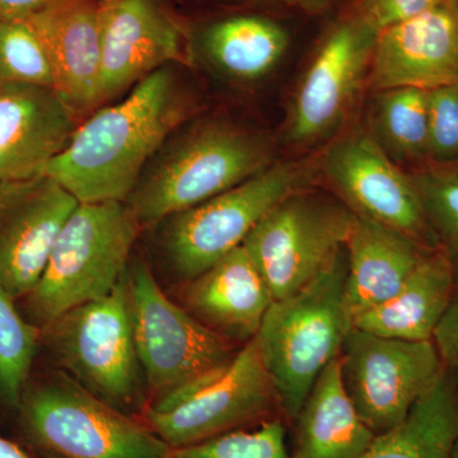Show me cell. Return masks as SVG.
<instances>
[{"label": "cell", "instance_id": "cell-1", "mask_svg": "<svg viewBox=\"0 0 458 458\" xmlns=\"http://www.w3.org/2000/svg\"><path fill=\"white\" fill-rule=\"evenodd\" d=\"M188 111L174 73L158 69L78 126L47 176L78 203L128 201L144 165Z\"/></svg>", "mask_w": 458, "mask_h": 458}, {"label": "cell", "instance_id": "cell-2", "mask_svg": "<svg viewBox=\"0 0 458 458\" xmlns=\"http://www.w3.org/2000/svg\"><path fill=\"white\" fill-rule=\"evenodd\" d=\"M345 247L297 293L274 301L255 336L279 409L294 423L352 327L345 306Z\"/></svg>", "mask_w": 458, "mask_h": 458}, {"label": "cell", "instance_id": "cell-3", "mask_svg": "<svg viewBox=\"0 0 458 458\" xmlns=\"http://www.w3.org/2000/svg\"><path fill=\"white\" fill-rule=\"evenodd\" d=\"M140 227L126 201L78 204L38 284L17 302L20 311L42 331L75 307L106 297L128 271Z\"/></svg>", "mask_w": 458, "mask_h": 458}, {"label": "cell", "instance_id": "cell-4", "mask_svg": "<svg viewBox=\"0 0 458 458\" xmlns=\"http://www.w3.org/2000/svg\"><path fill=\"white\" fill-rule=\"evenodd\" d=\"M273 146L254 131L205 123L177 141L126 203L141 225L170 218L251 179L273 165Z\"/></svg>", "mask_w": 458, "mask_h": 458}, {"label": "cell", "instance_id": "cell-5", "mask_svg": "<svg viewBox=\"0 0 458 458\" xmlns=\"http://www.w3.org/2000/svg\"><path fill=\"white\" fill-rule=\"evenodd\" d=\"M27 438L60 458H170L144 421L93 396L62 370L31 376L17 411Z\"/></svg>", "mask_w": 458, "mask_h": 458}, {"label": "cell", "instance_id": "cell-6", "mask_svg": "<svg viewBox=\"0 0 458 458\" xmlns=\"http://www.w3.org/2000/svg\"><path fill=\"white\" fill-rule=\"evenodd\" d=\"M41 346L84 390L131 415L140 405L141 367L132 333L128 271L101 300L84 303L41 331Z\"/></svg>", "mask_w": 458, "mask_h": 458}, {"label": "cell", "instance_id": "cell-7", "mask_svg": "<svg viewBox=\"0 0 458 458\" xmlns=\"http://www.w3.org/2000/svg\"><path fill=\"white\" fill-rule=\"evenodd\" d=\"M318 161L274 162L260 174L197 207L167 218L164 246L179 278L190 282L242 246L280 201L311 188Z\"/></svg>", "mask_w": 458, "mask_h": 458}, {"label": "cell", "instance_id": "cell-8", "mask_svg": "<svg viewBox=\"0 0 458 458\" xmlns=\"http://www.w3.org/2000/svg\"><path fill=\"white\" fill-rule=\"evenodd\" d=\"M128 282L135 348L153 401L212 375L236 357L233 343L172 302L143 261L129 265Z\"/></svg>", "mask_w": 458, "mask_h": 458}, {"label": "cell", "instance_id": "cell-9", "mask_svg": "<svg viewBox=\"0 0 458 458\" xmlns=\"http://www.w3.org/2000/svg\"><path fill=\"white\" fill-rule=\"evenodd\" d=\"M357 216L336 197L311 188L289 195L247 236L243 247L274 301L318 278L345 247Z\"/></svg>", "mask_w": 458, "mask_h": 458}, {"label": "cell", "instance_id": "cell-10", "mask_svg": "<svg viewBox=\"0 0 458 458\" xmlns=\"http://www.w3.org/2000/svg\"><path fill=\"white\" fill-rule=\"evenodd\" d=\"M279 408L254 339L212 375L144 406L143 421L172 450L241 429Z\"/></svg>", "mask_w": 458, "mask_h": 458}, {"label": "cell", "instance_id": "cell-11", "mask_svg": "<svg viewBox=\"0 0 458 458\" xmlns=\"http://www.w3.org/2000/svg\"><path fill=\"white\" fill-rule=\"evenodd\" d=\"M339 357L344 390L375 436L399 426L445 369L433 340L391 339L357 327Z\"/></svg>", "mask_w": 458, "mask_h": 458}, {"label": "cell", "instance_id": "cell-12", "mask_svg": "<svg viewBox=\"0 0 458 458\" xmlns=\"http://www.w3.org/2000/svg\"><path fill=\"white\" fill-rule=\"evenodd\" d=\"M378 30L354 12L331 27L295 87L286 117V140L313 146L345 123L364 87Z\"/></svg>", "mask_w": 458, "mask_h": 458}, {"label": "cell", "instance_id": "cell-13", "mask_svg": "<svg viewBox=\"0 0 458 458\" xmlns=\"http://www.w3.org/2000/svg\"><path fill=\"white\" fill-rule=\"evenodd\" d=\"M318 165L336 198L355 216L400 232L428 250L438 249L411 177L386 155L369 129L344 132L328 144Z\"/></svg>", "mask_w": 458, "mask_h": 458}, {"label": "cell", "instance_id": "cell-14", "mask_svg": "<svg viewBox=\"0 0 458 458\" xmlns=\"http://www.w3.org/2000/svg\"><path fill=\"white\" fill-rule=\"evenodd\" d=\"M49 176L0 183V285L14 301L31 293L77 205Z\"/></svg>", "mask_w": 458, "mask_h": 458}, {"label": "cell", "instance_id": "cell-15", "mask_svg": "<svg viewBox=\"0 0 458 458\" xmlns=\"http://www.w3.org/2000/svg\"><path fill=\"white\" fill-rule=\"evenodd\" d=\"M174 62H188L185 40L156 0H101L98 105Z\"/></svg>", "mask_w": 458, "mask_h": 458}, {"label": "cell", "instance_id": "cell-16", "mask_svg": "<svg viewBox=\"0 0 458 458\" xmlns=\"http://www.w3.org/2000/svg\"><path fill=\"white\" fill-rule=\"evenodd\" d=\"M458 83V0L382 30L367 87L432 90Z\"/></svg>", "mask_w": 458, "mask_h": 458}, {"label": "cell", "instance_id": "cell-17", "mask_svg": "<svg viewBox=\"0 0 458 458\" xmlns=\"http://www.w3.org/2000/svg\"><path fill=\"white\" fill-rule=\"evenodd\" d=\"M77 114L50 87L0 84V183L47 174L68 146Z\"/></svg>", "mask_w": 458, "mask_h": 458}, {"label": "cell", "instance_id": "cell-18", "mask_svg": "<svg viewBox=\"0 0 458 458\" xmlns=\"http://www.w3.org/2000/svg\"><path fill=\"white\" fill-rule=\"evenodd\" d=\"M40 40L54 89L75 114L98 106L101 0H57L25 20Z\"/></svg>", "mask_w": 458, "mask_h": 458}, {"label": "cell", "instance_id": "cell-19", "mask_svg": "<svg viewBox=\"0 0 458 458\" xmlns=\"http://www.w3.org/2000/svg\"><path fill=\"white\" fill-rule=\"evenodd\" d=\"M274 302L254 261L240 246L188 282L185 310L233 344L251 342Z\"/></svg>", "mask_w": 458, "mask_h": 458}, {"label": "cell", "instance_id": "cell-20", "mask_svg": "<svg viewBox=\"0 0 458 458\" xmlns=\"http://www.w3.org/2000/svg\"><path fill=\"white\" fill-rule=\"evenodd\" d=\"M433 250L369 219L357 216L345 243V306L352 321L396 294Z\"/></svg>", "mask_w": 458, "mask_h": 458}, {"label": "cell", "instance_id": "cell-21", "mask_svg": "<svg viewBox=\"0 0 458 458\" xmlns=\"http://www.w3.org/2000/svg\"><path fill=\"white\" fill-rule=\"evenodd\" d=\"M456 286L457 274L450 259L441 250H433L396 294L355 318L352 327L408 342L433 340Z\"/></svg>", "mask_w": 458, "mask_h": 458}, {"label": "cell", "instance_id": "cell-22", "mask_svg": "<svg viewBox=\"0 0 458 458\" xmlns=\"http://www.w3.org/2000/svg\"><path fill=\"white\" fill-rule=\"evenodd\" d=\"M294 424L289 458H361L376 437L344 390L340 357L318 377Z\"/></svg>", "mask_w": 458, "mask_h": 458}, {"label": "cell", "instance_id": "cell-23", "mask_svg": "<svg viewBox=\"0 0 458 458\" xmlns=\"http://www.w3.org/2000/svg\"><path fill=\"white\" fill-rule=\"evenodd\" d=\"M458 438V390L443 369L408 417L373 439L361 458H452Z\"/></svg>", "mask_w": 458, "mask_h": 458}, {"label": "cell", "instance_id": "cell-24", "mask_svg": "<svg viewBox=\"0 0 458 458\" xmlns=\"http://www.w3.org/2000/svg\"><path fill=\"white\" fill-rule=\"evenodd\" d=\"M204 45L223 73L240 81H256L279 64L288 50L289 35L269 18L237 16L214 23L205 33Z\"/></svg>", "mask_w": 458, "mask_h": 458}, {"label": "cell", "instance_id": "cell-25", "mask_svg": "<svg viewBox=\"0 0 458 458\" xmlns=\"http://www.w3.org/2000/svg\"><path fill=\"white\" fill-rule=\"evenodd\" d=\"M369 131L396 164L428 161V90L409 87L376 90Z\"/></svg>", "mask_w": 458, "mask_h": 458}, {"label": "cell", "instance_id": "cell-26", "mask_svg": "<svg viewBox=\"0 0 458 458\" xmlns=\"http://www.w3.org/2000/svg\"><path fill=\"white\" fill-rule=\"evenodd\" d=\"M41 346V330L0 285V403L18 411Z\"/></svg>", "mask_w": 458, "mask_h": 458}, {"label": "cell", "instance_id": "cell-27", "mask_svg": "<svg viewBox=\"0 0 458 458\" xmlns=\"http://www.w3.org/2000/svg\"><path fill=\"white\" fill-rule=\"evenodd\" d=\"M437 245L458 274V162L410 174Z\"/></svg>", "mask_w": 458, "mask_h": 458}, {"label": "cell", "instance_id": "cell-28", "mask_svg": "<svg viewBox=\"0 0 458 458\" xmlns=\"http://www.w3.org/2000/svg\"><path fill=\"white\" fill-rule=\"evenodd\" d=\"M0 84L54 89L49 59L26 21L0 20Z\"/></svg>", "mask_w": 458, "mask_h": 458}, {"label": "cell", "instance_id": "cell-29", "mask_svg": "<svg viewBox=\"0 0 458 458\" xmlns=\"http://www.w3.org/2000/svg\"><path fill=\"white\" fill-rule=\"evenodd\" d=\"M170 458H289L285 428L279 419L255 429H236L207 441L172 450Z\"/></svg>", "mask_w": 458, "mask_h": 458}, {"label": "cell", "instance_id": "cell-30", "mask_svg": "<svg viewBox=\"0 0 458 458\" xmlns=\"http://www.w3.org/2000/svg\"><path fill=\"white\" fill-rule=\"evenodd\" d=\"M429 149L433 165L458 162V83L428 90Z\"/></svg>", "mask_w": 458, "mask_h": 458}, {"label": "cell", "instance_id": "cell-31", "mask_svg": "<svg viewBox=\"0 0 458 458\" xmlns=\"http://www.w3.org/2000/svg\"><path fill=\"white\" fill-rule=\"evenodd\" d=\"M442 0H360L357 13L378 30L396 25L436 7Z\"/></svg>", "mask_w": 458, "mask_h": 458}, {"label": "cell", "instance_id": "cell-32", "mask_svg": "<svg viewBox=\"0 0 458 458\" xmlns=\"http://www.w3.org/2000/svg\"><path fill=\"white\" fill-rule=\"evenodd\" d=\"M433 343L443 367L456 382L458 390V279L450 306L434 331Z\"/></svg>", "mask_w": 458, "mask_h": 458}, {"label": "cell", "instance_id": "cell-33", "mask_svg": "<svg viewBox=\"0 0 458 458\" xmlns=\"http://www.w3.org/2000/svg\"><path fill=\"white\" fill-rule=\"evenodd\" d=\"M57 0H0V20L25 21Z\"/></svg>", "mask_w": 458, "mask_h": 458}, {"label": "cell", "instance_id": "cell-34", "mask_svg": "<svg viewBox=\"0 0 458 458\" xmlns=\"http://www.w3.org/2000/svg\"><path fill=\"white\" fill-rule=\"evenodd\" d=\"M0 458H31L17 443L0 436Z\"/></svg>", "mask_w": 458, "mask_h": 458}, {"label": "cell", "instance_id": "cell-35", "mask_svg": "<svg viewBox=\"0 0 458 458\" xmlns=\"http://www.w3.org/2000/svg\"><path fill=\"white\" fill-rule=\"evenodd\" d=\"M274 2L283 3V4L291 5V7L301 8L303 11L318 12L319 9L327 8L334 0H274Z\"/></svg>", "mask_w": 458, "mask_h": 458}, {"label": "cell", "instance_id": "cell-36", "mask_svg": "<svg viewBox=\"0 0 458 458\" xmlns=\"http://www.w3.org/2000/svg\"><path fill=\"white\" fill-rule=\"evenodd\" d=\"M452 458H458V438L456 445H454V456H452Z\"/></svg>", "mask_w": 458, "mask_h": 458}, {"label": "cell", "instance_id": "cell-37", "mask_svg": "<svg viewBox=\"0 0 458 458\" xmlns=\"http://www.w3.org/2000/svg\"><path fill=\"white\" fill-rule=\"evenodd\" d=\"M44 454V458H60L55 456V454H47V452H42Z\"/></svg>", "mask_w": 458, "mask_h": 458}]
</instances>
